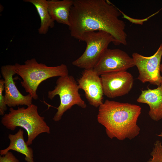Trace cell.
Returning <instances> with one entry per match:
<instances>
[{"mask_svg":"<svg viewBox=\"0 0 162 162\" xmlns=\"http://www.w3.org/2000/svg\"><path fill=\"white\" fill-rule=\"evenodd\" d=\"M16 74L22 78L21 86L25 91L34 100L38 98L37 91L43 81L51 77L69 75L67 65L64 64L56 66H49L39 63L35 58L28 59L23 64H15Z\"/></svg>","mask_w":162,"mask_h":162,"instance_id":"cell-4","label":"cell"},{"mask_svg":"<svg viewBox=\"0 0 162 162\" xmlns=\"http://www.w3.org/2000/svg\"><path fill=\"white\" fill-rule=\"evenodd\" d=\"M104 95L114 98L128 94L132 88L134 79L127 71L108 73L100 76Z\"/></svg>","mask_w":162,"mask_h":162,"instance_id":"cell-9","label":"cell"},{"mask_svg":"<svg viewBox=\"0 0 162 162\" xmlns=\"http://www.w3.org/2000/svg\"><path fill=\"white\" fill-rule=\"evenodd\" d=\"M56 84L54 89L49 91L48 93V97L50 100L56 95H58L60 99V105L56 108L57 111L52 118L54 121L60 120L64 113L74 105L86 108V104L79 92V85L72 76H60Z\"/></svg>","mask_w":162,"mask_h":162,"instance_id":"cell-5","label":"cell"},{"mask_svg":"<svg viewBox=\"0 0 162 162\" xmlns=\"http://www.w3.org/2000/svg\"><path fill=\"white\" fill-rule=\"evenodd\" d=\"M0 162H19V161L9 151L4 156H0Z\"/></svg>","mask_w":162,"mask_h":162,"instance_id":"cell-18","label":"cell"},{"mask_svg":"<svg viewBox=\"0 0 162 162\" xmlns=\"http://www.w3.org/2000/svg\"><path fill=\"white\" fill-rule=\"evenodd\" d=\"M23 135L24 131L20 129L14 134H9V145L7 148L0 151V154L4 155L10 150H13L24 155L25 160L27 162H34L33 149L25 141Z\"/></svg>","mask_w":162,"mask_h":162,"instance_id":"cell-14","label":"cell"},{"mask_svg":"<svg viewBox=\"0 0 162 162\" xmlns=\"http://www.w3.org/2000/svg\"><path fill=\"white\" fill-rule=\"evenodd\" d=\"M121 11L105 0H75L70 12L71 36L82 41L86 33L102 31L111 35L115 45L127 44L126 24Z\"/></svg>","mask_w":162,"mask_h":162,"instance_id":"cell-1","label":"cell"},{"mask_svg":"<svg viewBox=\"0 0 162 162\" xmlns=\"http://www.w3.org/2000/svg\"><path fill=\"white\" fill-rule=\"evenodd\" d=\"M98 108V121L110 139L132 140L140 134L137 124L141 112L140 106L106 100Z\"/></svg>","mask_w":162,"mask_h":162,"instance_id":"cell-2","label":"cell"},{"mask_svg":"<svg viewBox=\"0 0 162 162\" xmlns=\"http://www.w3.org/2000/svg\"><path fill=\"white\" fill-rule=\"evenodd\" d=\"M24 2L33 4L39 16L40 26L38 30L40 34H46L50 28L55 25L54 21L51 18L48 8L47 1L46 0H24Z\"/></svg>","mask_w":162,"mask_h":162,"instance_id":"cell-15","label":"cell"},{"mask_svg":"<svg viewBox=\"0 0 162 162\" xmlns=\"http://www.w3.org/2000/svg\"><path fill=\"white\" fill-rule=\"evenodd\" d=\"M82 41L86 44L83 53L73 62L72 64L84 69H93L114 40L109 33L102 31L87 32L83 36Z\"/></svg>","mask_w":162,"mask_h":162,"instance_id":"cell-6","label":"cell"},{"mask_svg":"<svg viewBox=\"0 0 162 162\" xmlns=\"http://www.w3.org/2000/svg\"><path fill=\"white\" fill-rule=\"evenodd\" d=\"M38 109L37 106L33 104L26 108L18 107L16 110L10 107L8 113L2 118L1 123L12 130L17 127L23 128L28 134L26 142L30 146L39 134L50 133V127L45 121L44 117L39 114Z\"/></svg>","mask_w":162,"mask_h":162,"instance_id":"cell-3","label":"cell"},{"mask_svg":"<svg viewBox=\"0 0 162 162\" xmlns=\"http://www.w3.org/2000/svg\"></svg>","mask_w":162,"mask_h":162,"instance_id":"cell-21","label":"cell"},{"mask_svg":"<svg viewBox=\"0 0 162 162\" xmlns=\"http://www.w3.org/2000/svg\"><path fill=\"white\" fill-rule=\"evenodd\" d=\"M160 72L162 74V62L161 63L160 66Z\"/></svg>","mask_w":162,"mask_h":162,"instance_id":"cell-19","label":"cell"},{"mask_svg":"<svg viewBox=\"0 0 162 162\" xmlns=\"http://www.w3.org/2000/svg\"><path fill=\"white\" fill-rule=\"evenodd\" d=\"M135 66L132 57L119 49H108L93 68L99 76L112 72L127 71Z\"/></svg>","mask_w":162,"mask_h":162,"instance_id":"cell-8","label":"cell"},{"mask_svg":"<svg viewBox=\"0 0 162 162\" xmlns=\"http://www.w3.org/2000/svg\"><path fill=\"white\" fill-rule=\"evenodd\" d=\"M162 56V44L152 56H146L137 52L132 54L139 74L137 79L143 83L149 82L158 86L162 84L160 66Z\"/></svg>","mask_w":162,"mask_h":162,"instance_id":"cell-7","label":"cell"},{"mask_svg":"<svg viewBox=\"0 0 162 162\" xmlns=\"http://www.w3.org/2000/svg\"><path fill=\"white\" fill-rule=\"evenodd\" d=\"M4 81L5 101L7 105L12 107L20 105L28 106L32 104L33 98L29 94L22 95L17 88L13 76L16 74L14 65L7 64L1 67Z\"/></svg>","mask_w":162,"mask_h":162,"instance_id":"cell-10","label":"cell"},{"mask_svg":"<svg viewBox=\"0 0 162 162\" xmlns=\"http://www.w3.org/2000/svg\"><path fill=\"white\" fill-rule=\"evenodd\" d=\"M4 90V81L3 79H1L0 80V115L2 116L4 115V112L7 109L4 96L3 94Z\"/></svg>","mask_w":162,"mask_h":162,"instance_id":"cell-17","label":"cell"},{"mask_svg":"<svg viewBox=\"0 0 162 162\" xmlns=\"http://www.w3.org/2000/svg\"><path fill=\"white\" fill-rule=\"evenodd\" d=\"M78 82L90 104L98 107L103 103L104 93L101 79L93 69H84Z\"/></svg>","mask_w":162,"mask_h":162,"instance_id":"cell-11","label":"cell"},{"mask_svg":"<svg viewBox=\"0 0 162 162\" xmlns=\"http://www.w3.org/2000/svg\"><path fill=\"white\" fill-rule=\"evenodd\" d=\"M136 101L149 106L148 114L152 120L158 121L162 119V84L155 89L142 90Z\"/></svg>","mask_w":162,"mask_h":162,"instance_id":"cell-12","label":"cell"},{"mask_svg":"<svg viewBox=\"0 0 162 162\" xmlns=\"http://www.w3.org/2000/svg\"><path fill=\"white\" fill-rule=\"evenodd\" d=\"M74 2L72 0H47L48 11L53 20L69 26L70 10Z\"/></svg>","mask_w":162,"mask_h":162,"instance_id":"cell-13","label":"cell"},{"mask_svg":"<svg viewBox=\"0 0 162 162\" xmlns=\"http://www.w3.org/2000/svg\"><path fill=\"white\" fill-rule=\"evenodd\" d=\"M161 33H162V29H161Z\"/></svg>","mask_w":162,"mask_h":162,"instance_id":"cell-20","label":"cell"},{"mask_svg":"<svg viewBox=\"0 0 162 162\" xmlns=\"http://www.w3.org/2000/svg\"><path fill=\"white\" fill-rule=\"evenodd\" d=\"M162 137V134L158 135ZM152 157L147 162H162V142L158 140L154 142L150 153Z\"/></svg>","mask_w":162,"mask_h":162,"instance_id":"cell-16","label":"cell"}]
</instances>
